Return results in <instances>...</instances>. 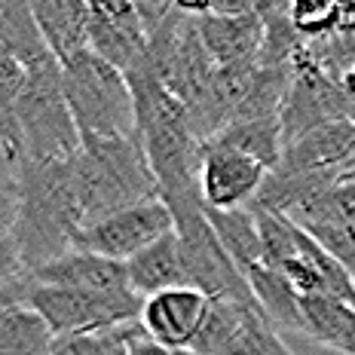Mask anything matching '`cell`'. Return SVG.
I'll use <instances>...</instances> for the list:
<instances>
[{
    "mask_svg": "<svg viewBox=\"0 0 355 355\" xmlns=\"http://www.w3.org/2000/svg\"><path fill=\"white\" fill-rule=\"evenodd\" d=\"M19 187L16 242L25 270L58 261L73 251V233L83 227L77 181L71 162H28L21 159L12 175Z\"/></svg>",
    "mask_w": 355,
    "mask_h": 355,
    "instance_id": "6da1fadb",
    "label": "cell"
},
{
    "mask_svg": "<svg viewBox=\"0 0 355 355\" xmlns=\"http://www.w3.org/2000/svg\"><path fill=\"white\" fill-rule=\"evenodd\" d=\"M83 227L132 209L147 199H159V184L150 168L141 138H83L73 157Z\"/></svg>",
    "mask_w": 355,
    "mask_h": 355,
    "instance_id": "7a4b0ae2",
    "label": "cell"
},
{
    "mask_svg": "<svg viewBox=\"0 0 355 355\" xmlns=\"http://www.w3.org/2000/svg\"><path fill=\"white\" fill-rule=\"evenodd\" d=\"M25 89L19 95L21 159L71 162L83 147V135L64 95V73L53 55L25 68Z\"/></svg>",
    "mask_w": 355,
    "mask_h": 355,
    "instance_id": "3957f363",
    "label": "cell"
},
{
    "mask_svg": "<svg viewBox=\"0 0 355 355\" xmlns=\"http://www.w3.org/2000/svg\"><path fill=\"white\" fill-rule=\"evenodd\" d=\"M257 218L263 242V263L282 272L303 297H334L355 303V282L343 263L328 254L291 218L263 209H248Z\"/></svg>",
    "mask_w": 355,
    "mask_h": 355,
    "instance_id": "277c9868",
    "label": "cell"
},
{
    "mask_svg": "<svg viewBox=\"0 0 355 355\" xmlns=\"http://www.w3.org/2000/svg\"><path fill=\"white\" fill-rule=\"evenodd\" d=\"M64 95L83 138H132L138 135L135 95L123 71L98 58L92 49L62 64Z\"/></svg>",
    "mask_w": 355,
    "mask_h": 355,
    "instance_id": "5b68a950",
    "label": "cell"
},
{
    "mask_svg": "<svg viewBox=\"0 0 355 355\" xmlns=\"http://www.w3.org/2000/svg\"><path fill=\"white\" fill-rule=\"evenodd\" d=\"M175 218V233L184 248V263H187L190 288L202 291L205 297H233L251 306H261L257 297L251 294L248 279L239 272L233 257L224 251L218 233L211 230L209 218H205L202 199H190V202L168 205Z\"/></svg>",
    "mask_w": 355,
    "mask_h": 355,
    "instance_id": "8992f818",
    "label": "cell"
},
{
    "mask_svg": "<svg viewBox=\"0 0 355 355\" xmlns=\"http://www.w3.org/2000/svg\"><path fill=\"white\" fill-rule=\"evenodd\" d=\"M31 306L43 315L53 337L95 334L120 324H132L141 319L144 297L135 291L107 294V291H71V288H46L31 279Z\"/></svg>",
    "mask_w": 355,
    "mask_h": 355,
    "instance_id": "52a82bcc",
    "label": "cell"
},
{
    "mask_svg": "<svg viewBox=\"0 0 355 355\" xmlns=\"http://www.w3.org/2000/svg\"><path fill=\"white\" fill-rule=\"evenodd\" d=\"M172 230H175V218L168 211V205L162 199H147V202L123 209L110 214V218L80 227L73 233V248L125 263Z\"/></svg>",
    "mask_w": 355,
    "mask_h": 355,
    "instance_id": "ba28073f",
    "label": "cell"
},
{
    "mask_svg": "<svg viewBox=\"0 0 355 355\" xmlns=\"http://www.w3.org/2000/svg\"><path fill=\"white\" fill-rule=\"evenodd\" d=\"M291 71H294V80H291V89H288L282 116H279V120H282L285 147L324 123L349 120V107H346L343 92H340L334 80L322 71V64L313 58L309 46H303L300 53L294 55Z\"/></svg>",
    "mask_w": 355,
    "mask_h": 355,
    "instance_id": "9c48e42d",
    "label": "cell"
},
{
    "mask_svg": "<svg viewBox=\"0 0 355 355\" xmlns=\"http://www.w3.org/2000/svg\"><path fill=\"white\" fill-rule=\"evenodd\" d=\"M270 168L233 147L214 141L202 144V168H199V193L209 209L233 211L248 209L261 193Z\"/></svg>",
    "mask_w": 355,
    "mask_h": 355,
    "instance_id": "30bf717a",
    "label": "cell"
},
{
    "mask_svg": "<svg viewBox=\"0 0 355 355\" xmlns=\"http://www.w3.org/2000/svg\"><path fill=\"white\" fill-rule=\"evenodd\" d=\"M288 218L313 236L349 270L355 263V175H346L324 193L306 199Z\"/></svg>",
    "mask_w": 355,
    "mask_h": 355,
    "instance_id": "8fae6325",
    "label": "cell"
},
{
    "mask_svg": "<svg viewBox=\"0 0 355 355\" xmlns=\"http://www.w3.org/2000/svg\"><path fill=\"white\" fill-rule=\"evenodd\" d=\"M89 49L123 73L141 64L147 55V31L138 3H89Z\"/></svg>",
    "mask_w": 355,
    "mask_h": 355,
    "instance_id": "7c38bea8",
    "label": "cell"
},
{
    "mask_svg": "<svg viewBox=\"0 0 355 355\" xmlns=\"http://www.w3.org/2000/svg\"><path fill=\"white\" fill-rule=\"evenodd\" d=\"M211 297H205L196 288H175V291H162L144 300L141 306V328L147 337L157 340L159 346L172 352L193 349L199 331L209 315Z\"/></svg>",
    "mask_w": 355,
    "mask_h": 355,
    "instance_id": "4fadbf2b",
    "label": "cell"
},
{
    "mask_svg": "<svg viewBox=\"0 0 355 355\" xmlns=\"http://www.w3.org/2000/svg\"><path fill=\"white\" fill-rule=\"evenodd\" d=\"M355 153V123L334 120L285 147L282 159L272 172L285 175H346Z\"/></svg>",
    "mask_w": 355,
    "mask_h": 355,
    "instance_id": "5bb4252c",
    "label": "cell"
},
{
    "mask_svg": "<svg viewBox=\"0 0 355 355\" xmlns=\"http://www.w3.org/2000/svg\"><path fill=\"white\" fill-rule=\"evenodd\" d=\"M31 272L19 282L0 288V355H46L53 331L28 300Z\"/></svg>",
    "mask_w": 355,
    "mask_h": 355,
    "instance_id": "9a60e30c",
    "label": "cell"
},
{
    "mask_svg": "<svg viewBox=\"0 0 355 355\" xmlns=\"http://www.w3.org/2000/svg\"><path fill=\"white\" fill-rule=\"evenodd\" d=\"M37 285L46 288H71V291H107V294H123L129 288V272L125 263L107 261V257L89 254V251H68L58 261L40 266L31 272Z\"/></svg>",
    "mask_w": 355,
    "mask_h": 355,
    "instance_id": "2e32d148",
    "label": "cell"
},
{
    "mask_svg": "<svg viewBox=\"0 0 355 355\" xmlns=\"http://www.w3.org/2000/svg\"><path fill=\"white\" fill-rule=\"evenodd\" d=\"M199 37H202L205 49H209L211 62L218 68L227 64L254 62L263 43V19L261 10L248 12V16H196Z\"/></svg>",
    "mask_w": 355,
    "mask_h": 355,
    "instance_id": "e0dca14e",
    "label": "cell"
},
{
    "mask_svg": "<svg viewBox=\"0 0 355 355\" xmlns=\"http://www.w3.org/2000/svg\"><path fill=\"white\" fill-rule=\"evenodd\" d=\"M49 55L68 64L89 49V3L83 0H31Z\"/></svg>",
    "mask_w": 355,
    "mask_h": 355,
    "instance_id": "ac0fdd59",
    "label": "cell"
},
{
    "mask_svg": "<svg viewBox=\"0 0 355 355\" xmlns=\"http://www.w3.org/2000/svg\"><path fill=\"white\" fill-rule=\"evenodd\" d=\"M125 272H129V288L144 300L162 291H175V288H190L184 248L175 230L153 242L150 248H144L141 254H135L132 261H125Z\"/></svg>",
    "mask_w": 355,
    "mask_h": 355,
    "instance_id": "d6986e66",
    "label": "cell"
},
{
    "mask_svg": "<svg viewBox=\"0 0 355 355\" xmlns=\"http://www.w3.org/2000/svg\"><path fill=\"white\" fill-rule=\"evenodd\" d=\"M300 313L303 337L343 355H355V303L334 297H303L300 294Z\"/></svg>",
    "mask_w": 355,
    "mask_h": 355,
    "instance_id": "ffe728a7",
    "label": "cell"
},
{
    "mask_svg": "<svg viewBox=\"0 0 355 355\" xmlns=\"http://www.w3.org/2000/svg\"><path fill=\"white\" fill-rule=\"evenodd\" d=\"M0 58L19 62L21 68L49 58L34 10L25 0H0Z\"/></svg>",
    "mask_w": 355,
    "mask_h": 355,
    "instance_id": "44dd1931",
    "label": "cell"
},
{
    "mask_svg": "<svg viewBox=\"0 0 355 355\" xmlns=\"http://www.w3.org/2000/svg\"><path fill=\"white\" fill-rule=\"evenodd\" d=\"M242 276L248 279L251 294L261 303L263 315L270 319L272 328H285L300 334L303 331V313H300V291L294 288L282 272L270 270L266 263H257L245 270Z\"/></svg>",
    "mask_w": 355,
    "mask_h": 355,
    "instance_id": "7402d4cb",
    "label": "cell"
},
{
    "mask_svg": "<svg viewBox=\"0 0 355 355\" xmlns=\"http://www.w3.org/2000/svg\"><path fill=\"white\" fill-rule=\"evenodd\" d=\"M205 218H209L211 230L218 233L224 251L239 266V272L263 263V242H261V230H257V218L248 209L218 211L205 205Z\"/></svg>",
    "mask_w": 355,
    "mask_h": 355,
    "instance_id": "603a6c76",
    "label": "cell"
},
{
    "mask_svg": "<svg viewBox=\"0 0 355 355\" xmlns=\"http://www.w3.org/2000/svg\"><path fill=\"white\" fill-rule=\"evenodd\" d=\"M220 147H233V150L245 153V157L257 159L261 166L272 168L279 166L285 153V138H282V120L272 116V120H248V123H233L224 132L211 138Z\"/></svg>",
    "mask_w": 355,
    "mask_h": 355,
    "instance_id": "cb8c5ba5",
    "label": "cell"
},
{
    "mask_svg": "<svg viewBox=\"0 0 355 355\" xmlns=\"http://www.w3.org/2000/svg\"><path fill=\"white\" fill-rule=\"evenodd\" d=\"M263 19V43L257 53L261 68H288L294 55L306 46L291 21V3H257Z\"/></svg>",
    "mask_w": 355,
    "mask_h": 355,
    "instance_id": "d4e9b609",
    "label": "cell"
},
{
    "mask_svg": "<svg viewBox=\"0 0 355 355\" xmlns=\"http://www.w3.org/2000/svg\"><path fill=\"white\" fill-rule=\"evenodd\" d=\"M28 71L19 62L0 58V150L19 166L21 162V129H19V95L25 89Z\"/></svg>",
    "mask_w": 355,
    "mask_h": 355,
    "instance_id": "484cf974",
    "label": "cell"
},
{
    "mask_svg": "<svg viewBox=\"0 0 355 355\" xmlns=\"http://www.w3.org/2000/svg\"><path fill=\"white\" fill-rule=\"evenodd\" d=\"M291 21L297 34L306 43H319L334 37L346 21V3H331V0H294Z\"/></svg>",
    "mask_w": 355,
    "mask_h": 355,
    "instance_id": "4316f807",
    "label": "cell"
},
{
    "mask_svg": "<svg viewBox=\"0 0 355 355\" xmlns=\"http://www.w3.org/2000/svg\"><path fill=\"white\" fill-rule=\"evenodd\" d=\"M218 355H294L263 313H254Z\"/></svg>",
    "mask_w": 355,
    "mask_h": 355,
    "instance_id": "83f0119b",
    "label": "cell"
},
{
    "mask_svg": "<svg viewBox=\"0 0 355 355\" xmlns=\"http://www.w3.org/2000/svg\"><path fill=\"white\" fill-rule=\"evenodd\" d=\"M123 328V324H120ZM116 337V328L95 331V334H73V337H55L46 355H107L110 343Z\"/></svg>",
    "mask_w": 355,
    "mask_h": 355,
    "instance_id": "f1b7e54d",
    "label": "cell"
},
{
    "mask_svg": "<svg viewBox=\"0 0 355 355\" xmlns=\"http://www.w3.org/2000/svg\"><path fill=\"white\" fill-rule=\"evenodd\" d=\"M25 276H28V270H25V261H21L16 236L0 239V288L19 282V279H25Z\"/></svg>",
    "mask_w": 355,
    "mask_h": 355,
    "instance_id": "f546056e",
    "label": "cell"
},
{
    "mask_svg": "<svg viewBox=\"0 0 355 355\" xmlns=\"http://www.w3.org/2000/svg\"><path fill=\"white\" fill-rule=\"evenodd\" d=\"M19 220V187L16 181H0V239H10L16 233Z\"/></svg>",
    "mask_w": 355,
    "mask_h": 355,
    "instance_id": "4dcf8cb0",
    "label": "cell"
},
{
    "mask_svg": "<svg viewBox=\"0 0 355 355\" xmlns=\"http://www.w3.org/2000/svg\"><path fill=\"white\" fill-rule=\"evenodd\" d=\"M129 355H175V352L166 349V346H159L157 340H150L144 328H138L135 337L129 340Z\"/></svg>",
    "mask_w": 355,
    "mask_h": 355,
    "instance_id": "1f68e13d",
    "label": "cell"
},
{
    "mask_svg": "<svg viewBox=\"0 0 355 355\" xmlns=\"http://www.w3.org/2000/svg\"><path fill=\"white\" fill-rule=\"evenodd\" d=\"M138 328H141V322H132V324H123V328H116V337H114V343H110L107 355H129V340L135 337Z\"/></svg>",
    "mask_w": 355,
    "mask_h": 355,
    "instance_id": "d6a6232c",
    "label": "cell"
},
{
    "mask_svg": "<svg viewBox=\"0 0 355 355\" xmlns=\"http://www.w3.org/2000/svg\"><path fill=\"white\" fill-rule=\"evenodd\" d=\"M175 355H199V352H193V349H184V352H175Z\"/></svg>",
    "mask_w": 355,
    "mask_h": 355,
    "instance_id": "836d02e7",
    "label": "cell"
},
{
    "mask_svg": "<svg viewBox=\"0 0 355 355\" xmlns=\"http://www.w3.org/2000/svg\"><path fill=\"white\" fill-rule=\"evenodd\" d=\"M349 276H352V282H355V263L349 266Z\"/></svg>",
    "mask_w": 355,
    "mask_h": 355,
    "instance_id": "e575fe53",
    "label": "cell"
}]
</instances>
